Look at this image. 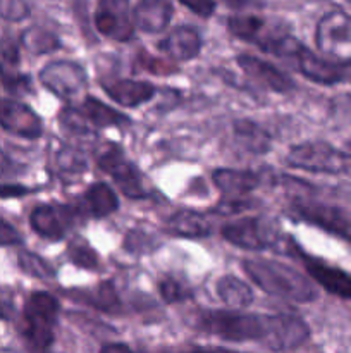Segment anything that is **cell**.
<instances>
[{
  "instance_id": "obj_1",
  "label": "cell",
  "mask_w": 351,
  "mask_h": 353,
  "mask_svg": "<svg viewBox=\"0 0 351 353\" xmlns=\"http://www.w3.org/2000/svg\"><path fill=\"white\" fill-rule=\"evenodd\" d=\"M248 278L272 296L308 303L317 299L313 283L291 265L268 259H244L241 262Z\"/></svg>"
},
{
  "instance_id": "obj_2",
  "label": "cell",
  "mask_w": 351,
  "mask_h": 353,
  "mask_svg": "<svg viewBox=\"0 0 351 353\" xmlns=\"http://www.w3.org/2000/svg\"><path fill=\"white\" fill-rule=\"evenodd\" d=\"M196 327L210 336L229 343L260 341L265 343L270 330V316L246 314L241 310H200Z\"/></svg>"
},
{
  "instance_id": "obj_3",
  "label": "cell",
  "mask_w": 351,
  "mask_h": 353,
  "mask_svg": "<svg viewBox=\"0 0 351 353\" xmlns=\"http://www.w3.org/2000/svg\"><path fill=\"white\" fill-rule=\"evenodd\" d=\"M61 303L52 293L33 292L23 307L21 334L31 350H48L55 341Z\"/></svg>"
},
{
  "instance_id": "obj_4",
  "label": "cell",
  "mask_w": 351,
  "mask_h": 353,
  "mask_svg": "<svg viewBox=\"0 0 351 353\" xmlns=\"http://www.w3.org/2000/svg\"><path fill=\"white\" fill-rule=\"evenodd\" d=\"M284 164L291 169L306 172L346 174L351 172V155L327 141H305L289 148Z\"/></svg>"
},
{
  "instance_id": "obj_5",
  "label": "cell",
  "mask_w": 351,
  "mask_h": 353,
  "mask_svg": "<svg viewBox=\"0 0 351 353\" xmlns=\"http://www.w3.org/2000/svg\"><path fill=\"white\" fill-rule=\"evenodd\" d=\"M38 79L57 99L72 105L85 97L88 88V74L85 68L72 61H54L40 69Z\"/></svg>"
},
{
  "instance_id": "obj_6",
  "label": "cell",
  "mask_w": 351,
  "mask_h": 353,
  "mask_svg": "<svg viewBox=\"0 0 351 353\" xmlns=\"http://www.w3.org/2000/svg\"><path fill=\"white\" fill-rule=\"evenodd\" d=\"M224 240L248 252H264L279 245V233L270 221L262 217H241L224 224L220 230Z\"/></svg>"
},
{
  "instance_id": "obj_7",
  "label": "cell",
  "mask_w": 351,
  "mask_h": 353,
  "mask_svg": "<svg viewBox=\"0 0 351 353\" xmlns=\"http://www.w3.org/2000/svg\"><path fill=\"white\" fill-rule=\"evenodd\" d=\"M96 164L102 171L112 176L116 185L119 186L123 195H126L127 199H148V190L145 186L143 174L117 145H110L109 148H105L100 154Z\"/></svg>"
},
{
  "instance_id": "obj_8",
  "label": "cell",
  "mask_w": 351,
  "mask_h": 353,
  "mask_svg": "<svg viewBox=\"0 0 351 353\" xmlns=\"http://www.w3.org/2000/svg\"><path fill=\"white\" fill-rule=\"evenodd\" d=\"M315 45L334 59H351V14L344 10L323 14L315 28Z\"/></svg>"
},
{
  "instance_id": "obj_9",
  "label": "cell",
  "mask_w": 351,
  "mask_h": 353,
  "mask_svg": "<svg viewBox=\"0 0 351 353\" xmlns=\"http://www.w3.org/2000/svg\"><path fill=\"white\" fill-rule=\"evenodd\" d=\"M292 212L298 219L322 228V230L337 234V236H351V219L348 212H344L341 207L299 196V199L292 200Z\"/></svg>"
},
{
  "instance_id": "obj_10",
  "label": "cell",
  "mask_w": 351,
  "mask_h": 353,
  "mask_svg": "<svg viewBox=\"0 0 351 353\" xmlns=\"http://www.w3.org/2000/svg\"><path fill=\"white\" fill-rule=\"evenodd\" d=\"M295 62L298 71L310 81L319 85H341V83L351 85V59L327 61L303 45Z\"/></svg>"
},
{
  "instance_id": "obj_11",
  "label": "cell",
  "mask_w": 351,
  "mask_h": 353,
  "mask_svg": "<svg viewBox=\"0 0 351 353\" xmlns=\"http://www.w3.org/2000/svg\"><path fill=\"white\" fill-rule=\"evenodd\" d=\"M78 214V207L64 203H41L31 210L30 224L34 233L45 240L61 241L76 223Z\"/></svg>"
},
{
  "instance_id": "obj_12",
  "label": "cell",
  "mask_w": 351,
  "mask_h": 353,
  "mask_svg": "<svg viewBox=\"0 0 351 353\" xmlns=\"http://www.w3.org/2000/svg\"><path fill=\"white\" fill-rule=\"evenodd\" d=\"M95 28L103 37L116 41H129L136 30L129 0H98L95 10Z\"/></svg>"
},
{
  "instance_id": "obj_13",
  "label": "cell",
  "mask_w": 351,
  "mask_h": 353,
  "mask_svg": "<svg viewBox=\"0 0 351 353\" xmlns=\"http://www.w3.org/2000/svg\"><path fill=\"white\" fill-rule=\"evenodd\" d=\"M0 128L26 140H38L43 134L41 117L26 103L12 99H0Z\"/></svg>"
},
{
  "instance_id": "obj_14",
  "label": "cell",
  "mask_w": 351,
  "mask_h": 353,
  "mask_svg": "<svg viewBox=\"0 0 351 353\" xmlns=\"http://www.w3.org/2000/svg\"><path fill=\"white\" fill-rule=\"evenodd\" d=\"M310 338V327L301 317L295 314H275L270 316V330L265 347L275 352L295 350Z\"/></svg>"
},
{
  "instance_id": "obj_15",
  "label": "cell",
  "mask_w": 351,
  "mask_h": 353,
  "mask_svg": "<svg viewBox=\"0 0 351 353\" xmlns=\"http://www.w3.org/2000/svg\"><path fill=\"white\" fill-rule=\"evenodd\" d=\"M295 254L299 255L305 265L306 272L310 278L315 283H319L326 292L330 295H336L339 299L351 300V274L344 269L336 268V265L329 264V262L322 261V259L312 257L299 250L298 247L295 248Z\"/></svg>"
},
{
  "instance_id": "obj_16",
  "label": "cell",
  "mask_w": 351,
  "mask_h": 353,
  "mask_svg": "<svg viewBox=\"0 0 351 353\" xmlns=\"http://www.w3.org/2000/svg\"><path fill=\"white\" fill-rule=\"evenodd\" d=\"M236 62L244 74L250 76L251 79L264 85L265 88L272 90V92L288 93L295 88V81L284 71H281L264 59H258L250 54H241L236 57Z\"/></svg>"
},
{
  "instance_id": "obj_17",
  "label": "cell",
  "mask_w": 351,
  "mask_h": 353,
  "mask_svg": "<svg viewBox=\"0 0 351 353\" xmlns=\"http://www.w3.org/2000/svg\"><path fill=\"white\" fill-rule=\"evenodd\" d=\"M174 16L171 0H140L133 9L134 28L143 33L158 34L169 26Z\"/></svg>"
},
{
  "instance_id": "obj_18",
  "label": "cell",
  "mask_w": 351,
  "mask_h": 353,
  "mask_svg": "<svg viewBox=\"0 0 351 353\" xmlns=\"http://www.w3.org/2000/svg\"><path fill=\"white\" fill-rule=\"evenodd\" d=\"M72 105L76 107L81 119L85 121L86 126L92 131L102 130V128H123L131 124L129 117L124 116L123 112H119L114 107L103 103L102 100L95 99V97L85 95L81 102L72 103Z\"/></svg>"
},
{
  "instance_id": "obj_19",
  "label": "cell",
  "mask_w": 351,
  "mask_h": 353,
  "mask_svg": "<svg viewBox=\"0 0 351 353\" xmlns=\"http://www.w3.org/2000/svg\"><path fill=\"white\" fill-rule=\"evenodd\" d=\"M202 34L193 26H178L162 41H158V50L167 54L176 62L193 61L202 52Z\"/></svg>"
},
{
  "instance_id": "obj_20",
  "label": "cell",
  "mask_w": 351,
  "mask_h": 353,
  "mask_svg": "<svg viewBox=\"0 0 351 353\" xmlns=\"http://www.w3.org/2000/svg\"><path fill=\"white\" fill-rule=\"evenodd\" d=\"M212 181L226 199H241L262 185V174L250 169H215Z\"/></svg>"
},
{
  "instance_id": "obj_21",
  "label": "cell",
  "mask_w": 351,
  "mask_h": 353,
  "mask_svg": "<svg viewBox=\"0 0 351 353\" xmlns=\"http://www.w3.org/2000/svg\"><path fill=\"white\" fill-rule=\"evenodd\" d=\"M107 95L123 107H140L157 95V88L145 79H114L102 83Z\"/></svg>"
},
{
  "instance_id": "obj_22",
  "label": "cell",
  "mask_w": 351,
  "mask_h": 353,
  "mask_svg": "<svg viewBox=\"0 0 351 353\" xmlns=\"http://www.w3.org/2000/svg\"><path fill=\"white\" fill-rule=\"evenodd\" d=\"M78 210H81V214H86L88 217L103 219L119 210V199L107 183H93L79 199Z\"/></svg>"
},
{
  "instance_id": "obj_23",
  "label": "cell",
  "mask_w": 351,
  "mask_h": 353,
  "mask_svg": "<svg viewBox=\"0 0 351 353\" xmlns=\"http://www.w3.org/2000/svg\"><path fill=\"white\" fill-rule=\"evenodd\" d=\"M165 233L179 238H206L212 234V224L209 217L196 210L182 209L172 214L164 224Z\"/></svg>"
},
{
  "instance_id": "obj_24",
  "label": "cell",
  "mask_w": 351,
  "mask_h": 353,
  "mask_svg": "<svg viewBox=\"0 0 351 353\" xmlns=\"http://www.w3.org/2000/svg\"><path fill=\"white\" fill-rule=\"evenodd\" d=\"M215 293L229 309L236 310L248 309L255 300L250 285L233 274H226L217 279Z\"/></svg>"
},
{
  "instance_id": "obj_25",
  "label": "cell",
  "mask_w": 351,
  "mask_h": 353,
  "mask_svg": "<svg viewBox=\"0 0 351 353\" xmlns=\"http://www.w3.org/2000/svg\"><path fill=\"white\" fill-rule=\"evenodd\" d=\"M234 134L241 147L251 154H267L272 147L270 133L251 119L234 121Z\"/></svg>"
},
{
  "instance_id": "obj_26",
  "label": "cell",
  "mask_w": 351,
  "mask_h": 353,
  "mask_svg": "<svg viewBox=\"0 0 351 353\" xmlns=\"http://www.w3.org/2000/svg\"><path fill=\"white\" fill-rule=\"evenodd\" d=\"M54 169L65 183H72L81 178L88 169V162L79 148L62 145L54 155Z\"/></svg>"
},
{
  "instance_id": "obj_27",
  "label": "cell",
  "mask_w": 351,
  "mask_h": 353,
  "mask_svg": "<svg viewBox=\"0 0 351 353\" xmlns=\"http://www.w3.org/2000/svg\"><path fill=\"white\" fill-rule=\"evenodd\" d=\"M72 300L88 303L93 309L102 310V312H117V310H120V300L110 281L100 283L95 290H88V292L81 290V292H78V299Z\"/></svg>"
},
{
  "instance_id": "obj_28",
  "label": "cell",
  "mask_w": 351,
  "mask_h": 353,
  "mask_svg": "<svg viewBox=\"0 0 351 353\" xmlns=\"http://www.w3.org/2000/svg\"><path fill=\"white\" fill-rule=\"evenodd\" d=\"M21 45L31 54H52L61 47V40L54 31L43 26H31L21 33Z\"/></svg>"
},
{
  "instance_id": "obj_29",
  "label": "cell",
  "mask_w": 351,
  "mask_h": 353,
  "mask_svg": "<svg viewBox=\"0 0 351 353\" xmlns=\"http://www.w3.org/2000/svg\"><path fill=\"white\" fill-rule=\"evenodd\" d=\"M67 255L72 261V264L78 265V268L88 269V271H93V269L98 268V254L83 238H74L67 245Z\"/></svg>"
},
{
  "instance_id": "obj_30",
  "label": "cell",
  "mask_w": 351,
  "mask_h": 353,
  "mask_svg": "<svg viewBox=\"0 0 351 353\" xmlns=\"http://www.w3.org/2000/svg\"><path fill=\"white\" fill-rule=\"evenodd\" d=\"M17 264H19L21 271L33 276V278L50 279L55 276V269L52 268L43 257L33 254V252L21 250L19 254H17Z\"/></svg>"
},
{
  "instance_id": "obj_31",
  "label": "cell",
  "mask_w": 351,
  "mask_h": 353,
  "mask_svg": "<svg viewBox=\"0 0 351 353\" xmlns=\"http://www.w3.org/2000/svg\"><path fill=\"white\" fill-rule=\"evenodd\" d=\"M19 65H3L0 64V81L3 88L16 95H24V93L33 92V85L28 74L19 72Z\"/></svg>"
},
{
  "instance_id": "obj_32",
  "label": "cell",
  "mask_w": 351,
  "mask_h": 353,
  "mask_svg": "<svg viewBox=\"0 0 351 353\" xmlns=\"http://www.w3.org/2000/svg\"><path fill=\"white\" fill-rule=\"evenodd\" d=\"M158 293H160V296L164 299V302L167 303L186 302V300L191 299L193 295L191 290H189L184 283H181L176 278H171V276L160 279V283H158Z\"/></svg>"
},
{
  "instance_id": "obj_33",
  "label": "cell",
  "mask_w": 351,
  "mask_h": 353,
  "mask_svg": "<svg viewBox=\"0 0 351 353\" xmlns=\"http://www.w3.org/2000/svg\"><path fill=\"white\" fill-rule=\"evenodd\" d=\"M30 6L26 0H0V19L23 21L30 16Z\"/></svg>"
},
{
  "instance_id": "obj_34",
  "label": "cell",
  "mask_w": 351,
  "mask_h": 353,
  "mask_svg": "<svg viewBox=\"0 0 351 353\" xmlns=\"http://www.w3.org/2000/svg\"><path fill=\"white\" fill-rule=\"evenodd\" d=\"M330 119L339 126H351V95H339L330 102Z\"/></svg>"
},
{
  "instance_id": "obj_35",
  "label": "cell",
  "mask_w": 351,
  "mask_h": 353,
  "mask_svg": "<svg viewBox=\"0 0 351 353\" xmlns=\"http://www.w3.org/2000/svg\"><path fill=\"white\" fill-rule=\"evenodd\" d=\"M23 243V236L19 231L0 217V247H12V245Z\"/></svg>"
},
{
  "instance_id": "obj_36",
  "label": "cell",
  "mask_w": 351,
  "mask_h": 353,
  "mask_svg": "<svg viewBox=\"0 0 351 353\" xmlns=\"http://www.w3.org/2000/svg\"><path fill=\"white\" fill-rule=\"evenodd\" d=\"M184 7H188L191 12H195L200 17L213 16L217 9L215 0H179Z\"/></svg>"
},
{
  "instance_id": "obj_37",
  "label": "cell",
  "mask_w": 351,
  "mask_h": 353,
  "mask_svg": "<svg viewBox=\"0 0 351 353\" xmlns=\"http://www.w3.org/2000/svg\"><path fill=\"white\" fill-rule=\"evenodd\" d=\"M31 192H33V190L28 188V186L3 185V183H0V199H19V196L28 195V193Z\"/></svg>"
},
{
  "instance_id": "obj_38",
  "label": "cell",
  "mask_w": 351,
  "mask_h": 353,
  "mask_svg": "<svg viewBox=\"0 0 351 353\" xmlns=\"http://www.w3.org/2000/svg\"><path fill=\"white\" fill-rule=\"evenodd\" d=\"M102 352H129L131 348L127 347V345L124 343H107V345H102V348H100Z\"/></svg>"
},
{
  "instance_id": "obj_39",
  "label": "cell",
  "mask_w": 351,
  "mask_h": 353,
  "mask_svg": "<svg viewBox=\"0 0 351 353\" xmlns=\"http://www.w3.org/2000/svg\"><path fill=\"white\" fill-rule=\"evenodd\" d=\"M346 152L351 155V140L346 143Z\"/></svg>"
},
{
  "instance_id": "obj_40",
  "label": "cell",
  "mask_w": 351,
  "mask_h": 353,
  "mask_svg": "<svg viewBox=\"0 0 351 353\" xmlns=\"http://www.w3.org/2000/svg\"><path fill=\"white\" fill-rule=\"evenodd\" d=\"M350 240H351V236H350Z\"/></svg>"
}]
</instances>
